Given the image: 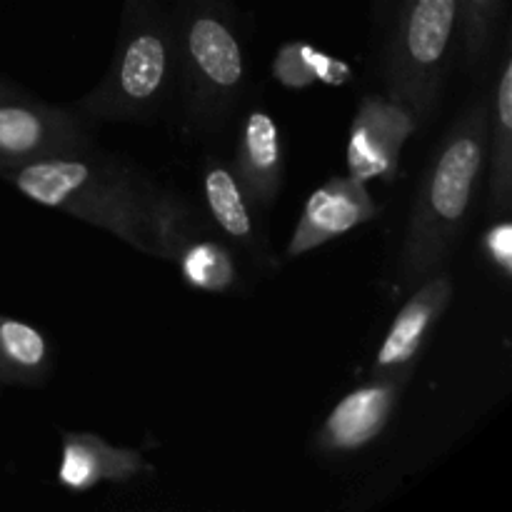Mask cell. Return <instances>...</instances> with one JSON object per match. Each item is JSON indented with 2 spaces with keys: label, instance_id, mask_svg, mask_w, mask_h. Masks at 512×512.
I'll list each match as a JSON object with an SVG mask.
<instances>
[{
  "label": "cell",
  "instance_id": "6da1fadb",
  "mask_svg": "<svg viewBox=\"0 0 512 512\" xmlns=\"http://www.w3.org/2000/svg\"><path fill=\"white\" fill-rule=\"evenodd\" d=\"M20 195L73 215L150 258L165 260L160 240L163 193L145 175L95 145L0 170Z\"/></svg>",
  "mask_w": 512,
  "mask_h": 512
},
{
  "label": "cell",
  "instance_id": "7a4b0ae2",
  "mask_svg": "<svg viewBox=\"0 0 512 512\" xmlns=\"http://www.w3.org/2000/svg\"><path fill=\"white\" fill-rule=\"evenodd\" d=\"M488 135L490 98H483L450 125L443 143L435 150L420 183L400 250V278L410 288L438 273L463 238L483 163L488 158Z\"/></svg>",
  "mask_w": 512,
  "mask_h": 512
},
{
  "label": "cell",
  "instance_id": "3957f363",
  "mask_svg": "<svg viewBox=\"0 0 512 512\" xmlns=\"http://www.w3.org/2000/svg\"><path fill=\"white\" fill-rule=\"evenodd\" d=\"M178 88V25L155 0H128L105 78L78 100L93 123H150Z\"/></svg>",
  "mask_w": 512,
  "mask_h": 512
},
{
  "label": "cell",
  "instance_id": "277c9868",
  "mask_svg": "<svg viewBox=\"0 0 512 512\" xmlns=\"http://www.w3.org/2000/svg\"><path fill=\"white\" fill-rule=\"evenodd\" d=\"M178 25V88L190 130L215 135L243 103L245 50L225 0H185Z\"/></svg>",
  "mask_w": 512,
  "mask_h": 512
},
{
  "label": "cell",
  "instance_id": "5b68a950",
  "mask_svg": "<svg viewBox=\"0 0 512 512\" xmlns=\"http://www.w3.org/2000/svg\"><path fill=\"white\" fill-rule=\"evenodd\" d=\"M458 25V0H400L383 78L390 98L413 110L420 125L438 110Z\"/></svg>",
  "mask_w": 512,
  "mask_h": 512
},
{
  "label": "cell",
  "instance_id": "8992f818",
  "mask_svg": "<svg viewBox=\"0 0 512 512\" xmlns=\"http://www.w3.org/2000/svg\"><path fill=\"white\" fill-rule=\"evenodd\" d=\"M90 123L78 108L43 103L25 90L0 100V170L90 148L95 145Z\"/></svg>",
  "mask_w": 512,
  "mask_h": 512
},
{
  "label": "cell",
  "instance_id": "52a82bcc",
  "mask_svg": "<svg viewBox=\"0 0 512 512\" xmlns=\"http://www.w3.org/2000/svg\"><path fill=\"white\" fill-rule=\"evenodd\" d=\"M160 240L168 263L180 270L185 283L200 293L225 295L240 285L233 250L200 218L188 200L165 190L160 203Z\"/></svg>",
  "mask_w": 512,
  "mask_h": 512
},
{
  "label": "cell",
  "instance_id": "ba28073f",
  "mask_svg": "<svg viewBox=\"0 0 512 512\" xmlns=\"http://www.w3.org/2000/svg\"><path fill=\"white\" fill-rule=\"evenodd\" d=\"M415 368L390 375H373L365 385L345 395L328 413L315 435L320 455H353L383 435L393 420L400 398L413 380Z\"/></svg>",
  "mask_w": 512,
  "mask_h": 512
},
{
  "label": "cell",
  "instance_id": "9c48e42d",
  "mask_svg": "<svg viewBox=\"0 0 512 512\" xmlns=\"http://www.w3.org/2000/svg\"><path fill=\"white\" fill-rule=\"evenodd\" d=\"M420 123L410 108L383 93H368L358 105L348 135V175L373 183L398 175L405 143L418 133Z\"/></svg>",
  "mask_w": 512,
  "mask_h": 512
},
{
  "label": "cell",
  "instance_id": "30bf717a",
  "mask_svg": "<svg viewBox=\"0 0 512 512\" xmlns=\"http://www.w3.org/2000/svg\"><path fill=\"white\" fill-rule=\"evenodd\" d=\"M380 205L370 195L368 183L353 175H333L308 198L290 243L285 248L288 258L323 248L330 240L350 233L358 225L378 218Z\"/></svg>",
  "mask_w": 512,
  "mask_h": 512
},
{
  "label": "cell",
  "instance_id": "8fae6325",
  "mask_svg": "<svg viewBox=\"0 0 512 512\" xmlns=\"http://www.w3.org/2000/svg\"><path fill=\"white\" fill-rule=\"evenodd\" d=\"M203 200L210 223L230 245L243 250L255 263H268L263 228L265 210L250 198L233 165L223 163L215 155H208L203 163Z\"/></svg>",
  "mask_w": 512,
  "mask_h": 512
},
{
  "label": "cell",
  "instance_id": "7c38bea8",
  "mask_svg": "<svg viewBox=\"0 0 512 512\" xmlns=\"http://www.w3.org/2000/svg\"><path fill=\"white\" fill-rule=\"evenodd\" d=\"M453 300V280L443 273L423 278L408 303L395 315L388 335L373 360V375H390L415 368L423 345Z\"/></svg>",
  "mask_w": 512,
  "mask_h": 512
},
{
  "label": "cell",
  "instance_id": "4fadbf2b",
  "mask_svg": "<svg viewBox=\"0 0 512 512\" xmlns=\"http://www.w3.org/2000/svg\"><path fill=\"white\" fill-rule=\"evenodd\" d=\"M148 470L140 450L110 445L95 433H63L58 483L70 493H88L100 483H128Z\"/></svg>",
  "mask_w": 512,
  "mask_h": 512
},
{
  "label": "cell",
  "instance_id": "5bb4252c",
  "mask_svg": "<svg viewBox=\"0 0 512 512\" xmlns=\"http://www.w3.org/2000/svg\"><path fill=\"white\" fill-rule=\"evenodd\" d=\"M233 170L260 208H273L283 188L285 155L278 123L268 110L250 108L245 113Z\"/></svg>",
  "mask_w": 512,
  "mask_h": 512
},
{
  "label": "cell",
  "instance_id": "9a60e30c",
  "mask_svg": "<svg viewBox=\"0 0 512 512\" xmlns=\"http://www.w3.org/2000/svg\"><path fill=\"white\" fill-rule=\"evenodd\" d=\"M53 375V345L35 325L0 313V383L40 388Z\"/></svg>",
  "mask_w": 512,
  "mask_h": 512
},
{
  "label": "cell",
  "instance_id": "2e32d148",
  "mask_svg": "<svg viewBox=\"0 0 512 512\" xmlns=\"http://www.w3.org/2000/svg\"><path fill=\"white\" fill-rule=\"evenodd\" d=\"M490 208L505 215L512 203V58L505 50L490 100Z\"/></svg>",
  "mask_w": 512,
  "mask_h": 512
},
{
  "label": "cell",
  "instance_id": "e0dca14e",
  "mask_svg": "<svg viewBox=\"0 0 512 512\" xmlns=\"http://www.w3.org/2000/svg\"><path fill=\"white\" fill-rule=\"evenodd\" d=\"M460 25L463 33V53L468 68L480 65L490 53L493 45L495 25L505 8V0H458Z\"/></svg>",
  "mask_w": 512,
  "mask_h": 512
},
{
  "label": "cell",
  "instance_id": "ac0fdd59",
  "mask_svg": "<svg viewBox=\"0 0 512 512\" xmlns=\"http://www.w3.org/2000/svg\"><path fill=\"white\" fill-rule=\"evenodd\" d=\"M303 40H290V43H283L275 53L273 65H270V73L278 80L283 88L288 90H308L313 88L315 75L310 70L308 60H305Z\"/></svg>",
  "mask_w": 512,
  "mask_h": 512
},
{
  "label": "cell",
  "instance_id": "d6986e66",
  "mask_svg": "<svg viewBox=\"0 0 512 512\" xmlns=\"http://www.w3.org/2000/svg\"><path fill=\"white\" fill-rule=\"evenodd\" d=\"M483 248L488 253L490 263L503 275L512 273V228L508 220H498L493 228H488L483 238Z\"/></svg>",
  "mask_w": 512,
  "mask_h": 512
},
{
  "label": "cell",
  "instance_id": "ffe728a7",
  "mask_svg": "<svg viewBox=\"0 0 512 512\" xmlns=\"http://www.w3.org/2000/svg\"><path fill=\"white\" fill-rule=\"evenodd\" d=\"M18 93H20L18 85H13L10 80H5L3 75H0V100L10 98V95H18Z\"/></svg>",
  "mask_w": 512,
  "mask_h": 512
},
{
  "label": "cell",
  "instance_id": "44dd1931",
  "mask_svg": "<svg viewBox=\"0 0 512 512\" xmlns=\"http://www.w3.org/2000/svg\"><path fill=\"white\" fill-rule=\"evenodd\" d=\"M393 3L395 0H375V13H378V18H383L385 10H388Z\"/></svg>",
  "mask_w": 512,
  "mask_h": 512
}]
</instances>
